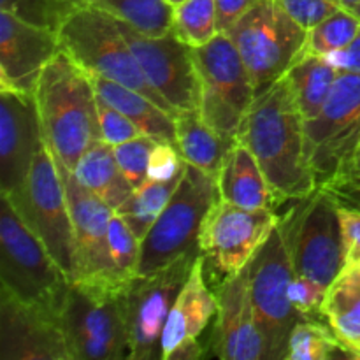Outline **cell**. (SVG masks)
Listing matches in <instances>:
<instances>
[{
  "label": "cell",
  "mask_w": 360,
  "mask_h": 360,
  "mask_svg": "<svg viewBox=\"0 0 360 360\" xmlns=\"http://www.w3.org/2000/svg\"><path fill=\"white\" fill-rule=\"evenodd\" d=\"M238 141L257 158L278 202L301 199L316 188L306 160L304 118L285 76L257 95Z\"/></svg>",
  "instance_id": "obj_1"
},
{
  "label": "cell",
  "mask_w": 360,
  "mask_h": 360,
  "mask_svg": "<svg viewBox=\"0 0 360 360\" xmlns=\"http://www.w3.org/2000/svg\"><path fill=\"white\" fill-rule=\"evenodd\" d=\"M56 162L67 199L76 238L77 280L88 283H104L123 288L112 276L108 255V231L115 210L109 207L101 197L84 188L76 179L74 172Z\"/></svg>",
  "instance_id": "obj_17"
},
{
  "label": "cell",
  "mask_w": 360,
  "mask_h": 360,
  "mask_svg": "<svg viewBox=\"0 0 360 360\" xmlns=\"http://www.w3.org/2000/svg\"><path fill=\"white\" fill-rule=\"evenodd\" d=\"M118 21L123 35L132 48L134 56L148 83L165 98L176 112L199 109V77L192 48L174 32L150 37L143 35L123 21Z\"/></svg>",
  "instance_id": "obj_15"
},
{
  "label": "cell",
  "mask_w": 360,
  "mask_h": 360,
  "mask_svg": "<svg viewBox=\"0 0 360 360\" xmlns=\"http://www.w3.org/2000/svg\"><path fill=\"white\" fill-rule=\"evenodd\" d=\"M340 74L327 58L316 55H302L288 69L285 77L304 122L315 118L322 111Z\"/></svg>",
  "instance_id": "obj_27"
},
{
  "label": "cell",
  "mask_w": 360,
  "mask_h": 360,
  "mask_svg": "<svg viewBox=\"0 0 360 360\" xmlns=\"http://www.w3.org/2000/svg\"><path fill=\"white\" fill-rule=\"evenodd\" d=\"M217 313L218 295L211 292L204 274V257L200 253L165 322L162 334V360H167L186 340L199 338Z\"/></svg>",
  "instance_id": "obj_21"
},
{
  "label": "cell",
  "mask_w": 360,
  "mask_h": 360,
  "mask_svg": "<svg viewBox=\"0 0 360 360\" xmlns=\"http://www.w3.org/2000/svg\"><path fill=\"white\" fill-rule=\"evenodd\" d=\"M341 204V202H340ZM343 206H350V207H357V210H360V195L355 197V199L348 200V202H345Z\"/></svg>",
  "instance_id": "obj_46"
},
{
  "label": "cell",
  "mask_w": 360,
  "mask_h": 360,
  "mask_svg": "<svg viewBox=\"0 0 360 360\" xmlns=\"http://www.w3.org/2000/svg\"><path fill=\"white\" fill-rule=\"evenodd\" d=\"M199 255L200 246H195L153 273L137 274L123 287L120 297L132 350L130 360H162L165 322Z\"/></svg>",
  "instance_id": "obj_11"
},
{
  "label": "cell",
  "mask_w": 360,
  "mask_h": 360,
  "mask_svg": "<svg viewBox=\"0 0 360 360\" xmlns=\"http://www.w3.org/2000/svg\"><path fill=\"white\" fill-rule=\"evenodd\" d=\"M338 210L343 229L347 266H360V210L343 204H340Z\"/></svg>",
  "instance_id": "obj_41"
},
{
  "label": "cell",
  "mask_w": 360,
  "mask_h": 360,
  "mask_svg": "<svg viewBox=\"0 0 360 360\" xmlns=\"http://www.w3.org/2000/svg\"><path fill=\"white\" fill-rule=\"evenodd\" d=\"M169 4H171L172 7H176V6H179V4H183V2H186V0H167Z\"/></svg>",
  "instance_id": "obj_47"
},
{
  "label": "cell",
  "mask_w": 360,
  "mask_h": 360,
  "mask_svg": "<svg viewBox=\"0 0 360 360\" xmlns=\"http://www.w3.org/2000/svg\"><path fill=\"white\" fill-rule=\"evenodd\" d=\"M72 172L84 188L101 197L115 211L134 192L132 185L116 162L112 146L102 139L94 141L84 150Z\"/></svg>",
  "instance_id": "obj_25"
},
{
  "label": "cell",
  "mask_w": 360,
  "mask_h": 360,
  "mask_svg": "<svg viewBox=\"0 0 360 360\" xmlns=\"http://www.w3.org/2000/svg\"><path fill=\"white\" fill-rule=\"evenodd\" d=\"M122 290L104 283H70L60 316L72 360H130Z\"/></svg>",
  "instance_id": "obj_6"
},
{
  "label": "cell",
  "mask_w": 360,
  "mask_h": 360,
  "mask_svg": "<svg viewBox=\"0 0 360 360\" xmlns=\"http://www.w3.org/2000/svg\"><path fill=\"white\" fill-rule=\"evenodd\" d=\"M323 58H327V62L333 63L340 72L360 74V30L347 48L341 49V51L330 53Z\"/></svg>",
  "instance_id": "obj_43"
},
{
  "label": "cell",
  "mask_w": 360,
  "mask_h": 360,
  "mask_svg": "<svg viewBox=\"0 0 360 360\" xmlns=\"http://www.w3.org/2000/svg\"><path fill=\"white\" fill-rule=\"evenodd\" d=\"M220 199L245 210H274L278 199L252 151L236 141L218 174Z\"/></svg>",
  "instance_id": "obj_22"
},
{
  "label": "cell",
  "mask_w": 360,
  "mask_h": 360,
  "mask_svg": "<svg viewBox=\"0 0 360 360\" xmlns=\"http://www.w3.org/2000/svg\"><path fill=\"white\" fill-rule=\"evenodd\" d=\"M238 139H229L211 129L199 111L179 112L176 116V146L186 164L218 179L225 157Z\"/></svg>",
  "instance_id": "obj_24"
},
{
  "label": "cell",
  "mask_w": 360,
  "mask_h": 360,
  "mask_svg": "<svg viewBox=\"0 0 360 360\" xmlns=\"http://www.w3.org/2000/svg\"><path fill=\"white\" fill-rule=\"evenodd\" d=\"M58 51V34L0 11V88L34 94L46 63Z\"/></svg>",
  "instance_id": "obj_19"
},
{
  "label": "cell",
  "mask_w": 360,
  "mask_h": 360,
  "mask_svg": "<svg viewBox=\"0 0 360 360\" xmlns=\"http://www.w3.org/2000/svg\"><path fill=\"white\" fill-rule=\"evenodd\" d=\"M218 199L217 178L186 164L171 200L141 239L137 274L153 273L199 246L204 221Z\"/></svg>",
  "instance_id": "obj_8"
},
{
  "label": "cell",
  "mask_w": 360,
  "mask_h": 360,
  "mask_svg": "<svg viewBox=\"0 0 360 360\" xmlns=\"http://www.w3.org/2000/svg\"><path fill=\"white\" fill-rule=\"evenodd\" d=\"M34 95L44 144L55 160L72 171L84 150L101 139L90 74L60 49L46 63Z\"/></svg>",
  "instance_id": "obj_2"
},
{
  "label": "cell",
  "mask_w": 360,
  "mask_h": 360,
  "mask_svg": "<svg viewBox=\"0 0 360 360\" xmlns=\"http://www.w3.org/2000/svg\"><path fill=\"white\" fill-rule=\"evenodd\" d=\"M278 2L306 30L319 25L341 7L334 0H278Z\"/></svg>",
  "instance_id": "obj_39"
},
{
  "label": "cell",
  "mask_w": 360,
  "mask_h": 360,
  "mask_svg": "<svg viewBox=\"0 0 360 360\" xmlns=\"http://www.w3.org/2000/svg\"><path fill=\"white\" fill-rule=\"evenodd\" d=\"M322 315L345 348L360 359V266H347L333 281Z\"/></svg>",
  "instance_id": "obj_26"
},
{
  "label": "cell",
  "mask_w": 360,
  "mask_h": 360,
  "mask_svg": "<svg viewBox=\"0 0 360 360\" xmlns=\"http://www.w3.org/2000/svg\"><path fill=\"white\" fill-rule=\"evenodd\" d=\"M90 77L98 97L129 116L144 136L153 137L158 143L176 144V118L171 112L132 88H127L105 77Z\"/></svg>",
  "instance_id": "obj_23"
},
{
  "label": "cell",
  "mask_w": 360,
  "mask_h": 360,
  "mask_svg": "<svg viewBox=\"0 0 360 360\" xmlns=\"http://www.w3.org/2000/svg\"><path fill=\"white\" fill-rule=\"evenodd\" d=\"M280 221L274 210H245L224 199L211 207L199 238L204 267L221 285L241 273ZM210 280V278H207Z\"/></svg>",
  "instance_id": "obj_14"
},
{
  "label": "cell",
  "mask_w": 360,
  "mask_h": 360,
  "mask_svg": "<svg viewBox=\"0 0 360 360\" xmlns=\"http://www.w3.org/2000/svg\"><path fill=\"white\" fill-rule=\"evenodd\" d=\"M329 287L311 280L308 276L294 274L288 287V297H290L292 306L297 309L302 319L322 315V306L326 301V295Z\"/></svg>",
  "instance_id": "obj_37"
},
{
  "label": "cell",
  "mask_w": 360,
  "mask_h": 360,
  "mask_svg": "<svg viewBox=\"0 0 360 360\" xmlns=\"http://www.w3.org/2000/svg\"><path fill=\"white\" fill-rule=\"evenodd\" d=\"M294 278L290 252L281 225L250 262V288L259 329L267 348V360H287L288 338L302 316L292 306L288 287Z\"/></svg>",
  "instance_id": "obj_13"
},
{
  "label": "cell",
  "mask_w": 360,
  "mask_h": 360,
  "mask_svg": "<svg viewBox=\"0 0 360 360\" xmlns=\"http://www.w3.org/2000/svg\"><path fill=\"white\" fill-rule=\"evenodd\" d=\"M60 49L70 56L90 76L105 77L115 83L146 95L160 108L178 116L165 98L148 83L129 41L123 35L116 18L88 6L77 11L58 32Z\"/></svg>",
  "instance_id": "obj_4"
},
{
  "label": "cell",
  "mask_w": 360,
  "mask_h": 360,
  "mask_svg": "<svg viewBox=\"0 0 360 360\" xmlns=\"http://www.w3.org/2000/svg\"><path fill=\"white\" fill-rule=\"evenodd\" d=\"M94 6L150 37L172 32L174 7L167 0H95Z\"/></svg>",
  "instance_id": "obj_28"
},
{
  "label": "cell",
  "mask_w": 360,
  "mask_h": 360,
  "mask_svg": "<svg viewBox=\"0 0 360 360\" xmlns=\"http://www.w3.org/2000/svg\"><path fill=\"white\" fill-rule=\"evenodd\" d=\"M185 167L186 162L176 144L157 143L150 155L148 178L155 181H171V179L181 178Z\"/></svg>",
  "instance_id": "obj_38"
},
{
  "label": "cell",
  "mask_w": 360,
  "mask_h": 360,
  "mask_svg": "<svg viewBox=\"0 0 360 360\" xmlns=\"http://www.w3.org/2000/svg\"><path fill=\"white\" fill-rule=\"evenodd\" d=\"M336 357L355 359L333 329L306 319L295 323L288 338L287 360H329Z\"/></svg>",
  "instance_id": "obj_30"
},
{
  "label": "cell",
  "mask_w": 360,
  "mask_h": 360,
  "mask_svg": "<svg viewBox=\"0 0 360 360\" xmlns=\"http://www.w3.org/2000/svg\"><path fill=\"white\" fill-rule=\"evenodd\" d=\"M0 360H72L62 316L0 287Z\"/></svg>",
  "instance_id": "obj_16"
},
{
  "label": "cell",
  "mask_w": 360,
  "mask_h": 360,
  "mask_svg": "<svg viewBox=\"0 0 360 360\" xmlns=\"http://www.w3.org/2000/svg\"><path fill=\"white\" fill-rule=\"evenodd\" d=\"M157 143L158 141L153 139V137L141 134V136L134 137V139L127 141V143L112 146L116 162H118L123 176L132 185V188H137V186H141L148 179L150 155L153 148L157 146Z\"/></svg>",
  "instance_id": "obj_35"
},
{
  "label": "cell",
  "mask_w": 360,
  "mask_h": 360,
  "mask_svg": "<svg viewBox=\"0 0 360 360\" xmlns=\"http://www.w3.org/2000/svg\"><path fill=\"white\" fill-rule=\"evenodd\" d=\"M199 77V115L224 137L238 139L239 127L257 97L252 74L225 32L192 48Z\"/></svg>",
  "instance_id": "obj_7"
},
{
  "label": "cell",
  "mask_w": 360,
  "mask_h": 360,
  "mask_svg": "<svg viewBox=\"0 0 360 360\" xmlns=\"http://www.w3.org/2000/svg\"><path fill=\"white\" fill-rule=\"evenodd\" d=\"M200 357H204V347L199 343V338H192L179 345L167 360H195Z\"/></svg>",
  "instance_id": "obj_44"
},
{
  "label": "cell",
  "mask_w": 360,
  "mask_h": 360,
  "mask_svg": "<svg viewBox=\"0 0 360 360\" xmlns=\"http://www.w3.org/2000/svg\"><path fill=\"white\" fill-rule=\"evenodd\" d=\"M225 34L245 60L257 95L288 72L304 53L308 30L278 0H260Z\"/></svg>",
  "instance_id": "obj_9"
},
{
  "label": "cell",
  "mask_w": 360,
  "mask_h": 360,
  "mask_svg": "<svg viewBox=\"0 0 360 360\" xmlns=\"http://www.w3.org/2000/svg\"><path fill=\"white\" fill-rule=\"evenodd\" d=\"M340 200L330 190L315 188L294 199V206L280 217L294 274L308 276L330 287L347 266Z\"/></svg>",
  "instance_id": "obj_5"
},
{
  "label": "cell",
  "mask_w": 360,
  "mask_h": 360,
  "mask_svg": "<svg viewBox=\"0 0 360 360\" xmlns=\"http://www.w3.org/2000/svg\"><path fill=\"white\" fill-rule=\"evenodd\" d=\"M334 2H336L338 6L345 7V9H350V11H355L360 6V0H334Z\"/></svg>",
  "instance_id": "obj_45"
},
{
  "label": "cell",
  "mask_w": 360,
  "mask_h": 360,
  "mask_svg": "<svg viewBox=\"0 0 360 360\" xmlns=\"http://www.w3.org/2000/svg\"><path fill=\"white\" fill-rule=\"evenodd\" d=\"M94 4L95 0H0V11L58 34L70 16Z\"/></svg>",
  "instance_id": "obj_31"
},
{
  "label": "cell",
  "mask_w": 360,
  "mask_h": 360,
  "mask_svg": "<svg viewBox=\"0 0 360 360\" xmlns=\"http://www.w3.org/2000/svg\"><path fill=\"white\" fill-rule=\"evenodd\" d=\"M304 139L315 186L323 188L360 144V74L338 76L322 111L304 122Z\"/></svg>",
  "instance_id": "obj_12"
},
{
  "label": "cell",
  "mask_w": 360,
  "mask_h": 360,
  "mask_svg": "<svg viewBox=\"0 0 360 360\" xmlns=\"http://www.w3.org/2000/svg\"><path fill=\"white\" fill-rule=\"evenodd\" d=\"M44 146L34 94L0 88V193L13 195L27 181Z\"/></svg>",
  "instance_id": "obj_18"
},
{
  "label": "cell",
  "mask_w": 360,
  "mask_h": 360,
  "mask_svg": "<svg viewBox=\"0 0 360 360\" xmlns=\"http://www.w3.org/2000/svg\"><path fill=\"white\" fill-rule=\"evenodd\" d=\"M97 112H98V129H101V139L111 146L127 143L134 137L141 136V129L122 111L109 105L97 95Z\"/></svg>",
  "instance_id": "obj_36"
},
{
  "label": "cell",
  "mask_w": 360,
  "mask_h": 360,
  "mask_svg": "<svg viewBox=\"0 0 360 360\" xmlns=\"http://www.w3.org/2000/svg\"><path fill=\"white\" fill-rule=\"evenodd\" d=\"M70 278L23 221L9 197L0 206V287L21 301L62 315Z\"/></svg>",
  "instance_id": "obj_3"
},
{
  "label": "cell",
  "mask_w": 360,
  "mask_h": 360,
  "mask_svg": "<svg viewBox=\"0 0 360 360\" xmlns=\"http://www.w3.org/2000/svg\"><path fill=\"white\" fill-rule=\"evenodd\" d=\"M360 30V18L354 11L340 7L308 30L304 53L302 55L327 56L330 53L347 48Z\"/></svg>",
  "instance_id": "obj_32"
},
{
  "label": "cell",
  "mask_w": 360,
  "mask_h": 360,
  "mask_svg": "<svg viewBox=\"0 0 360 360\" xmlns=\"http://www.w3.org/2000/svg\"><path fill=\"white\" fill-rule=\"evenodd\" d=\"M181 178L171 181H155L148 178L143 185L134 188L129 199L116 210V213L130 225L137 238L143 239L151 225L158 220Z\"/></svg>",
  "instance_id": "obj_29"
},
{
  "label": "cell",
  "mask_w": 360,
  "mask_h": 360,
  "mask_svg": "<svg viewBox=\"0 0 360 360\" xmlns=\"http://www.w3.org/2000/svg\"><path fill=\"white\" fill-rule=\"evenodd\" d=\"M211 348L214 357L224 360H267L266 341L253 309L250 264L220 287Z\"/></svg>",
  "instance_id": "obj_20"
},
{
  "label": "cell",
  "mask_w": 360,
  "mask_h": 360,
  "mask_svg": "<svg viewBox=\"0 0 360 360\" xmlns=\"http://www.w3.org/2000/svg\"><path fill=\"white\" fill-rule=\"evenodd\" d=\"M9 197L25 224L37 234L70 281L77 280L76 238L62 176L48 146L35 155L27 181Z\"/></svg>",
  "instance_id": "obj_10"
},
{
  "label": "cell",
  "mask_w": 360,
  "mask_h": 360,
  "mask_svg": "<svg viewBox=\"0 0 360 360\" xmlns=\"http://www.w3.org/2000/svg\"><path fill=\"white\" fill-rule=\"evenodd\" d=\"M108 255L112 276L122 287H125L134 276H137L141 239L134 234L130 225L116 211L109 221Z\"/></svg>",
  "instance_id": "obj_34"
},
{
  "label": "cell",
  "mask_w": 360,
  "mask_h": 360,
  "mask_svg": "<svg viewBox=\"0 0 360 360\" xmlns=\"http://www.w3.org/2000/svg\"><path fill=\"white\" fill-rule=\"evenodd\" d=\"M323 188L330 190L341 204L360 195V144L336 178Z\"/></svg>",
  "instance_id": "obj_40"
},
{
  "label": "cell",
  "mask_w": 360,
  "mask_h": 360,
  "mask_svg": "<svg viewBox=\"0 0 360 360\" xmlns=\"http://www.w3.org/2000/svg\"><path fill=\"white\" fill-rule=\"evenodd\" d=\"M260 0H217L218 32H227L239 18L259 4Z\"/></svg>",
  "instance_id": "obj_42"
},
{
  "label": "cell",
  "mask_w": 360,
  "mask_h": 360,
  "mask_svg": "<svg viewBox=\"0 0 360 360\" xmlns=\"http://www.w3.org/2000/svg\"><path fill=\"white\" fill-rule=\"evenodd\" d=\"M354 13H355V14H357V16L360 18V6L357 7V9H355V11H354Z\"/></svg>",
  "instance_id": "obj_48"
},
{
  "label": "cell",
  "mask_w": 360,
  "mask_h": 360,
  "mask_svg": "<svg viewBox=\"0 0 360 360\" xmlns=\"http://www.w3.org/2000/svg\"><path fill=\"white\" fill-rule=\"evenodd\" d=\"M172 32L190 48L207 44L218 34L217 0H186L176 6Z\"/></svg>",
  "instance_id": "obj_33"
}]
</instances>
